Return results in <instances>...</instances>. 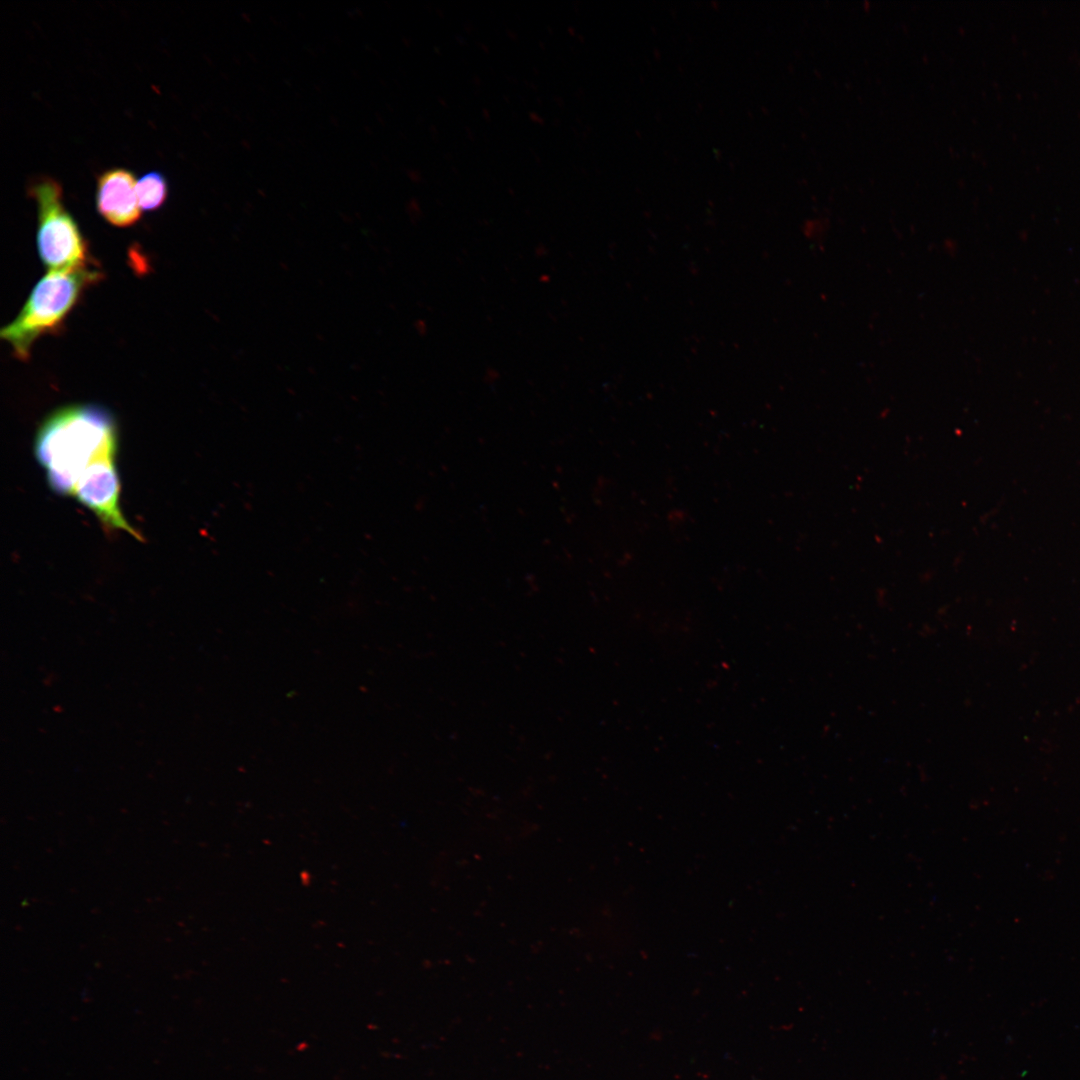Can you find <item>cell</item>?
<instances>
[{
	"mask_svg": "<svg viewBox=\"0 0 1080 1080\" xmlns=\"http://www.w3.org/2000/svg\"><path fill=\"white\" fill-rule=\"evenodd\" d=\"M102 278L100 271L89 267L49 271L34 286L16 318L2 328L1 338L18 359L27 360L34 342L61 328L84 290Z\"/></svg>",
	"mask_w": 1080,
	"mask_h": 1080,
	"instance_id": "2",
	"label": "cell"
},
{
	"mask_svg": "<svg viewBox=\"0 0 1080 1080\" xmlns=\"http://www.w3.org/2000/svg\"><path fill=\"white\" fill-rule=\"evenodd\" d=\"M28 192L37 204V248L42 263L49 271L88 267L87 242L64 205L60 183L39 176L29 184Z\"/></svg>",
	"mask_w": 1080,
	"mask_h": 1080,
	"instance_id": "3",
	"label": "cell"
},
{
	"mask_svg": "<svg viewBox=\"0 0 1080 1080\" xmlns=\"http://www.w3.org/2000/svg\"><path fill=\"white\" fill-rule=\"evenodd\" d=\"M134 174L125 168H111L97 179L96 207L111 225L129 227L141 217Z\"/></svg>",
	"mask_w": 1080,
	"mask_h": 1080,
	"instance_id": "5",
	"label": "cell"
},
{
	"mask_svg": "<svg viewBox=\"0 0 1080 1080\" xmlns=\"http://www.w3.org/2000/svg\"><path fill=\"white\" fill-rule=\"evenodd\" d=\"M117 426L112 414L92 404H73L50 414L40 426L34 451L50 488L72 496L77 483L94 464L115 459Z\"/></svg>",
	"mask_w": 1080,
	"mask_h": 1080,
	"instance_id": "1",
	"label": "cell"
},
{
	"mask_svg": "<svg viewBox=\"0 0 1080 1080\" xmlns=\"http://www.w3.org/2000/svg\"><path fill=\"white\" fill-rule=\"evenodd\" d=\"M72 496L93 512L106 528L122 530L142 540L120 509V481L115 459L91 466L80 478Z\"/></svg>",
	"mask_w": 1080,
	"mask_h": 1080,
	"instance_id": "4",
	"label": "cell"
},
{
	"mask_svg": "<svg viewBox=\"0 0 1080 1080\" xmlns=\"http://www.w3.org/2000/svg\"><path fill=\"white\" fill-rule=\"evenodd\" d=\"M136 193L141 210H156L168 197L167 179L159 171H150L137 181Z\"/></svg>",
	"mask_w": 1080,
	"mask_h": 1080,
	"instance_id": "6",
	"label": "cell"
}]
</instances>
